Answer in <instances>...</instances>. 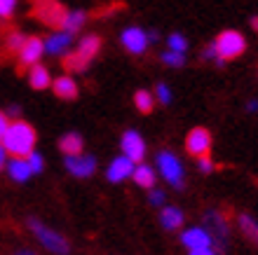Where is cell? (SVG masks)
I'll use <instances>...</instances> for the list:
<instances>
[{
    "mask_svg": "<svg viewBox=\"0 0 258 255\" xmlns=\"http://www.w3.org/2000/svg\"><path fill=\"white\" fill-rule=\"evenodd\" d=\"M35 141H38L35 129L24 120H14V122H10V127H7L0 143H3V148L12 154L14 159H26L28 154L33 152Z\"/></svg>",
    "mask_w": 258,
    "mask_h": 255,
    "instance_id": "6da1fadb",
    "label": "cell"
},
{
    "mask_svg": "<svg viewBox=\"0 0 258 255\" xmlns=\"http://www.w3.org/2000/svg\"><path fill=\"white\" fill-rule=\"evenodd\" d=\"M28 5H31V10H28L31 19H38L52 31H63L66 28V19L71 12L59 0H28Z\"/></svg>",
    "mask_w": 258,
    "mask_h": 255,
    "instance_id": "7a4b0ae2",
    "label": "cell"
},
{
    "mask_svg": "<svg viewBox=\"0 0 258 255\" xmlns=\"http://www.w3.org/2000/svg\"><path fill=\"white\" fill-rule=\"evenodd\" d=\"M28 229L35 234V239L45 246L47 250H52L54 255H68L71 253V243L66 241V236L54 232V229L45 227L40 220H35V218H28Z\"/></svg>",
    "mask_w": 258,
    "mask_h": 255,
    "instance_id": "3957f363",
    "label": "cell"
},
{
    "mask_svg": "<svg viewBox=\"0 0 258 255\" xmlns=\"http://www.w3.org/2000/svg\"><path fill=\"white\" fill-rule=\"evenodd\" d=\"M214 45H216L218 59L225 61V63L232 59H237V56H242L246 49V40L239 31H223V33H218Z\"/></svg>",
    "mask_w": 258,
    "mask_h": 255,
    "instance_id": "277c9868",
    "label": "cell"
},
{
    "mask_svg": "<svg viewBox=\"0 0 258 255\" xmlns=\"http://www.w3.org/2000/svg\"><path fill=\"white\" fill-rule=\"evenodd\" d=\"M45 52V42L38 38V35H28L26 42H24V47L19 49V59H17V75H24L28 73L35 63H40V56Z\"/></svg>",
    "mask_w": 258,
    "mask_h": 255,
    "instance_id": "5b68a950",
    "label": "cell"
},
{
    "mask_svg": "<svg viewBox=\"0 0 258 255\" xmlns=\"http://www.w3.org/2000/svg\"><path fill=\"white\" fill-rule=\"evenodd\" d=\"M157 166H160V171H162L164 181L169 183V185H174L176 190L183 188V166H181V161H178V157L174 152H169V150H164V152L157 154Z\"/></svg>",
    "mask_w": 258,
    "mask_h": 255,
    "instance_id": "8992f818",
    "label": "cell"
},
{
    "mask_svg": "<svg viewBox=\"0 0 258 255\" xmlns=\"http://www.w3.org/2000/svg\"><path fill=\"white\" fill-rule=\"evenodd\" d=\"M202 222H204L207 234L211 236V241L223 250L228 246V222H225V218L218 211H204Z\"/></svg>",
    "mask_w": 258,
    "mask_h": 255,
    "instance_id": "52a82bcc",
    "label": "cell"
},
{
    "mask_svg": "<svg viewBox=\"0 0 258 255\" xmlns=\"http://www.w3.org/2000/svg\"><path fill=\"white\" fill-rule=\"evenodd\" d=\"M185 152L192 154V157H207L211 152V134L209 129L204 127H195L185 138Z\"/></svg>",
    "mask_w": 258,
    "mask_h": 255,
    "instance_id": "ba28073f",
    "label": "cell"
},
{
    "mask_svg": "<svg viewBox=\"0 0 258 255\" xmlns=\"http://www.w3.org/2000/svg\"><path fill=\"white\" fill-rule=\"evenodd\" d=\"M122 150H124V157H129L132 161H141L146 157V141L141 138L139 131L127 129L122 134Z\"/></svg>",
    "mask_w": 258,
    "mask_h": 255,
    "instance_id": "9c48e42d",
    "label": "cell"
},
{
    "mask_svg": "<svg viewBox=\"0 0 258 255\" xmlns=\"http://www.w3.org/2000/svg\"><path fill=\"white\" fill-rule=\"evenodd\" d=\"M66 168L75 178H89L96 171V159L92 154H75V157H66Z\"/></svg>",
    "mask_w": 258,
    "mask_h": 255,
    "instance_id": "30bf717a",
    "label": "cell"
},
{
    "mask_svg": "<svg viewBox=\"0 0 258 255\" xmlns=\"http://www.w3.org/2000/svg\"><path fill=\"white\" fill-rule=\"evenodd\" d=\"M122 45L129 54H143L146 47H148V35L141 28H127L122 33Z\"/></svg>",
    "mask_w": 258,
    "mask_h": 255,
    "instance_id": "8fae6325",
    "label": "cell"
},
{
    "mask_svg": "<svg viewBox=\"0 0 258 255\" xmlns=\"http://www.w3.org/2000/svg\"><path fill=\"white\" fill-rule=\"evenodd\" d=\"M181 243L190 250L211 248V246H214L211 236L207 234V229H200V227H192V229H188V232H183V234H181Z\"/></svg>",
    "mask_w": 258,
    "mask_h": 255,
    "instance_id": "7c38bea8",
    "label": "cell"
},
{
    "mask_svg": "<svg viewBox=\"0 0 258 255\" xmlns=\"http://www.w3.org/2000/svg\"><path fill=\"white\" fill-rule=\"evenodd\" d=\"M132 171H134V161L129 159V157H117V159L110 161L106 176H108L110 183H122L124 178L132 176Z\"/></svg>",
    "mask_w": 258,
    "mask_h": 255,
    "instance_id": "4fadbf2b",
    "label": "cell"
},
{
    "mask_svg": "<svg viewBox=\"0 0 258 255\" xmlns=\"http://www.w3.org/2000/svg\"><path fill=\"white\" fill-rule=\"evenodd\" d=\"M52 89H54V96L63 99V101H75L78 99V84L71 75H61L52 82Z\"/></svg>",
    "mask_w": 258,
    "mask_h": 255,
    "instance_id": "5bb4252c",
    "label": "cell"
},
{
    "mask_svg": "<svg viewBox=\"0 0 258 255\" xmlns=\"http://www.w3.org/2000/svg\"><path fill=\"white\" fill-rule=\"evenodd\" d=\"M59 150H61L66 157H75V154H82V150H85V141H82L80 134L71 131V134H63L61 138H59Z\"/></svg>",
    "mask_w": 258,
    "mask_h": 255,
    "instance_id": "9a60e30c",
    "label": "cell"
},
{
    "mask_svg": "<svg viewBox=\"0 0 258 255\" xmlns=\"http://www.w3.org/2000/svg\"><path fill=\"white\" fill-rule=\"evenodd\" d=\"M89 63H92V61H89L85 54L78 52V49L71 52V54H66V56L61 59V66H63L66 73H85V70L89 68Z\"/></svg>",
    "mask_w": 258,
    "mask_h": 255,
    "instance_id": "2e32d148",
    "label": "cell"
},
{
    "mask_svg": "<svg viewBox=\"0 0 258 255\" xmlns=\"http://www.w3.org/2000/svg\"><path fill=\"white\" fill-rule=\"evenodd\" d=\"M71 40H73V35L68 31H56L45 40V49H47V54H63L71 45Z\"/></svg>",
    "mask_w": 258,
    "mask_h": 255,
    "instance_id": "e0dca14e",
    "label": "cell"
},
{
    "mask_svg": "<svg viewBox=\"0 0 258 255\" xmlns=\"http://www.w3.org/2000/svg\"><path fill=\"white\" fill-rule=\"evenodd\" d=\"M28 82L33 89H47L52 87V77H49V70L42 63H35L31 70H28Z\"/></svg>",
    "mask_w": 258,
    "mask_h": 255,
    "instance_id": "ac0fdd59",
    "label": "cell"
},
{
    "mask_svg": "<svg viewBox=\"0 0 258 255\" xmlns=\"http://www.w3.org/2000/svg\"><path fill=\"white\" fill-rule=\"evenodd\" d=\"M160 220H162V227L164 229H178L183 225V211L176 206H167L162 208V213H160Z\"/></svg>",
    "mask_w": 258,
    "mask_h": 255,
    "instance_id": "d6986e66",
    "label": "cell"
},
{
    "mask_svg": "<svg viewBox=\"0 0 258 255\" xmlns=\"http://www.w3.org/2000/svg\"><path fill=\"white\" fill-rule=\"evenodd\" d=\"M132 178L139 188H146V190H153L155 185V171L148 166V164H139V166L132 171Z\"/></svg>",
    "mask_w": 258,
    "mask_h": 255,
    "instance_id": "ffe728a7",
    "label": "cell"
},
{
    "mask_svg": "<svg viewBox=\"0 0 258 255\" xmlns=\"http://www.w3.org/2000/svg\"><path fill=\"white\" fill-rule=\"evenodd\" d=\"M101 45H103L101 35H94V33H92V35H85V38L80 40V45H78V52L85 54V56L92 61L96 54L101 52Z\"/></svg>",
    "mask_w": 258,
    "mask_h": 255,
    "instance_id": "44dd1931",
    "label": "cell"
},
{
    "mask_svg": "<svg viewBox=\"0 0 258 255\" xmlns=\"http://www.w3.org/2000/svg\"><path fill=\"white\" fill-rule=\"evenodd\" d=\"M7 168H10V176H12V181H17V183H26L28 178H31V174H33L26 159H12Z\"/></svg>",
    "mask_w": 258,
    "mask_h": 255,
    "instance_id": "7402d4cb",
    "label": "cell"
},
{
    "mask_svg": "<svg viewBox=\"0 0 258 255\" xmlns=\"http://www.w3.org/2000/svg\"><path fill=\"white\" fill-rule=\"evenodd\" d=\"M237 222H239V229H242V234L249 239V241H253L258 246V222L253 220L249 213H242L237 218Z\"/></svg>",
    "mask_w": 258,
    "mask_h": 255,
    "instance_id": "603a6c76",
    "label": "cell"
},
{
    "mask_svg": "<svg viewBox=\"0 0 258 255\" xmlns=\"http://www.w3.org/2000/svg\"><path fill=\"white\" fill-rule=\"evenodd\" d=\"M134 106L139 113L143 115H150L153 113V108H155V99H153V94L150 92H146V89H139L134 94Z\"/></svg>",
    "mask_w": 258,
    "mask_h": 255,
    "instance_id": "cb8c5ba5",
    "label": "cell"
},
{
    "mask_svg": "<svg viewBox=\"0 0 258 255\" xmlns=\"http://www.w3.org/2000/svg\"><path fill=\"white\" fill-rule=\"evenodd\" d=\"M87 19H89L87 12H82V10H78V12H71V14H68V19H66V28H63V31H68L71 35L78 33V31L82 28V24H85Z\"/></svg>",
    "mask_w": 258,
    "mask_h": 255,
    "instance_id": "d4e9b609",
    "label": "cell"
},
{
    "mask_svg": "<svg viewBox=\"0 0 258 255\" xmlns=\"http://www.w3.org/2000/svg\"><path fill=\"white\" fill-rule=\"evenodd\" d=\"M24 42H26V35L24 33H19V31L10 33L5 40V54H19V49L24 47Z\"/></svg>",
    "mask_w": 258,
    "mask_h": 255,
    "instance_id": "484cf974",
    "label": "cell"
},
{
    "mask_svg": "<svg viewBox=\"0 0 258 255\" xmlns=\"http://www.w3.org/2000/svg\"><path fill=\"white\" fill-rule=\"evenodd\" d=\"M162 63H167V66H171V68H181V66H185V54H181V52H164L162 54Z\"/></svg>",
    "mask_w": 258,
    "mask_h": 255,
    "instance_id": "4316f807",
    "label": "cell"
},
{
    "mask_svg": "<svg viewBox=\"0 0 258 255\" xmlns=\"http://www.w3.org/2000/svg\"><path fill=\"white\" fill-rule=\"evenodd\" d=\"M169 49H171V52L185 54V49H188V40H185L181 33H171L169 35Z\"/></svg>",
    "mask_w": 258,
    "mask_h": 255,
    "instance_id": "83f0119b",
    "label": "cell"
},
{
    "mask_svg": "<svg viewBox=\"0 0 258 255\" xmlns=\"http://www.w3.org/2000/svg\"><path fill=\"white\" fill-rule=\"evenodd\" d=\"M28 166H31V171H33V174H40L42 168H45V159H42V154L33 150V152L28 154Z\"/></svg>",
    "mask_w": 258,
    "mask_h": 255,
    "instance_id": "f1b7e54d",
    "label": "cell"
},
{
    "mask_svg": "<svg viewBox=\"0 0 258 255\" xmlns=\"http://www.w3.org/2000/svg\"><path fill=\"white\" fill-rule=\"evenodd\" d=\"M202 59L216 61V66H225V61L218 59V52H216V45H214V42H211V45H207V47L202 49Z\"/></svg>",
    "mask_w": 258,
    "mask_h": 255,
    "instance_id": "f546056e",
    "label": "cell"
},
{
    "mask_svg": "<svg viewBox=\"0 0 258 255\" xmlns=\"http://www.w3.org/2000/svg\"><path fill=\"white\" fill-rule=\"evenodd\" d=\"M14 7H17V0H0V19L5 21L12 17Z\"/></svg>",
    "mask_w": 258,
    "mask_h": 255,
    "instance_id": "4dcf8cb0",
    "label": "cell"
},
{
    "mask_svg": "<svg viewBox=\"0 0 258 255\" xmlns=\"http://www.w3.org/2000/svg\"><path fill=\"white\" fill-rule=\"evenodd\" d=\"M155 96L160 99V103H164V106H167V103H171V89L167 87L164 82H160V84L155 87Z\"/></svg>",
    "mask_w": 258,
    "mask_h": 255,
    "instance_id": "1f68e13d",
    "label": "cell"
},
{
    "mask_svg": "<svg viewBox=\"0 0 258 255\" xmlns=\"http://www.w3.org/2000/svg\"><path fill=\"white\" fill-rule=\"evenodd\" d=\"M164 199H167L164 192H160V190H150V204H153V206H162Z\"/></svg>",
    "mask_w": 258,
    "mask_h": 255,
    "instance_id": "d6a6232c",
    "label": "cell"
},
{
    "mask_svg": "<svg viewBox=\"0 0 258 255\" xmlns=\"http://www.w3.org/2000/svg\"><path fill=\"white\" fill-rule=\"evenodd\" d=\"M200 168H202L204 174H211V171H214V161L209 159V154H207V157H200Z\"/></svg>",
    "mask_w": 258,
    "mask_h": 255,
    "instance_id": "836d02e7",
    "label": "cell"
},
{
    "mask_svg": "<svg viewBox=\"0 0 258 255\" xmlns=\"http://www.w3.org/2000/svg\"><path fill=\"white\" fill-rule=\"evenodd\" d=\"M7 127H10V120H7V115L0 113V141H3V136H5Z\"/></svg>",
    "mask_w": 258,
    "mask_h": 255,
    "instance_id": "e575fe53",
    "label": "cell"
},
{
    "mask_svg": "<svg viewBox=\"0 0 258 255\" xmlns=\"http://www.w3.org/2000/svg\"><path fill=\"white\" fill-rule=\"evenodd\" d=\"M190 255H216L211 248H200V250H190Z\"/></svg>",
    "mask_w": 258,
    "mask_h": 255,
    "instance_id": "d590c367",
    "label": "cell"
},
{
    "mask_svg": "<svg viewBox=\"0 0 258 255\" xmlns=\"http://www.w3.org/2000/svg\"><path fill=\"white\" fill-rule=\"evenodd\" d=\"M5 159H7V150L3 148V143H0V168L5 166Z\"/></svg>",
    "mask_w": 258,
    "mask_h": 255,
    "instance_id": "8d00e7d4",
    "label": "cell"
},
{
    "mask_svg": "<svg viewBox=\"0 0 258 255\" xmlns=\"http://www.w3.org/2000/svg\"><path fill=\"white\" fill-rule=\"evenodd\" d=\"M12 255H35L33 250H28V248H19L17 253H12Z\"/></svg>",
    "mask_w": 258,
    "mask_h": 255,
    "instance_id": "74e56055",
    "label": "cell"
},
{
    "mask_svg": "<svg viewBox=\"0 0 258 255\" xmlns=\"http://www.w3.org/2000/svg\"><path fill=\"white\" fill-rule=\"evenodd\" d=\"M246 108H249L251 113H256V110H258V101H251V103H249V106H246Z\"/></svg>",
    "mask_w": 258,
    "mask_h": 255,
    "instance_id": "f35d334b",
    "label": "cell"
},
{
    "mask_svg": "<svg viewBox=\"0 0 258 255\" xmlns=\"http://www.w3.org/2000/svg\"><path fill=\"white\" fill-rule=\"evenodd\" d=\"M251 28H253V31H258V17H253V19H251Z\"/></svg>",
    "mask_w": 258,
    "mask_h": 255,
    "instance_id": "ab89813d",
    "label": "cell"
}]
</instances>
